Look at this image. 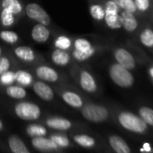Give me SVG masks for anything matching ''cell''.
<instances>
[{
	"label": "cell",
	"instance_id": "cell-25",
	"mask_svg": "<svg viewBox=\"0 0 153 153\" xmlns=\"http://www.w3.org/2000/svg\"><path fill=\"white\" fill-rule=\"evenodd\" d=\"M19 66L22 65L16 59V58L9 51L2 56H0V75L11 69H14Z\"/></svg>",
	"mask_w": 153,
	"mask_h": 153
},
{
	"label": "cell",
	"instance_id": "cell-21",
	"mask_svg": "<svg viewBox=\"0 0 153 153\" xmlns=\"http://www.w3.org/2000/svg\"><path fill=\"white\" fill-rule=\"evenodd\" d=\"M0 42L5 45L15 47L22 43L21 36L12 29L0 28Z\"/></svg>",
	"mask_w": 153,
	"mask_h": 153
},
{
	"label": "cell",
	"instance_id": "cell-27",
	"mask_svg": "<svg viewBox=\"0 0 153 153\" xmlns=\"http://www.w3.org/2000/svg\"><path fill=\"white\" fill-rule=\"evenodd\" d=\"M8 146L12 153H30L25 143L16 135H11L8 139Z\"/></svg>",
	"mask_w": 153,
	"mask_h": 153
},
{
	"label": "cell",
	"instance_id": "cell-2",
	"mask_svg": "<svg viewBox=\"0 0 153 153\" xmlns=\"http://www.w3.org/2000/svg\"><path fill=\"white\" fill-rule=\"evenodd\" d=\"M35 79L43 82H46L51 86H58L63 84L73 83L70 81V76L59 68L47 63L46 61L36 64L31 68H28Z\"/></svg>",
	"mask_w": 153,
	"mask_h": 153
},
{
	"label": "cell",
	"instance_id": "cell-19",
	"mask_svg": "<svg viewBox=\"0 0 153 153\" xmlns=\"http://www.w3.org/2000/svg\"><path fill=\"white\" fill-rule=\"evenodd\" d=\"M45 124L47 127L52 130L60 131L70 130L73 126V123L70 120L61 116H50L45 119Z\"/></svg>",
	"mask_w": 153,
	"mask_h": 153
},
{
	"label": "cell",
	"instance_id": "cell-12",
	"mask_svg": "<svg viewBox=\"0 0 153 153\" xmlns=\"http://www.w3.org/2000/svg\"><path fill=\"white\" fill-rule=\"evenodd\" d=\"M25 14L27 18L34 23H38L49 27L52 25V21L49 14L37 3L32 2L25 5Z\"/></svg>",
	"mask_w": 153,
	"mask_h": 153
},
{
	"label": "cell",
	"instance_id": "cell-5",
	"mask_svg": "<svg viewBox=\"0 0 153 153\" xmlns=\"http://www.w3.org/2000/svg\"><path fill=\"white\" fill-rule=\"evenodd\" d=\"M9 51L21 65H24L26 68H31L36 64L46 61L42 53L27 45L19 44L11 47Z\"/></svg>",
	"mask_w": 153,
	"mask_h": 153
},
{
	"label": "cell",
	"instance_id": "cell-15",
	"mask_svg": "<svg viewBox=\"0 0 153 153\" xmlns=\"http://www.w3.org/2000/svg\"><path fill=\"white\" fill-rule=\"evenodd\" d=\"M31 88L40 99L45 102H52L55 99L56 92L53 87L46 82L35 79Z\"/></svg>",
	"mask_w": 153,
	"mask_h": 153
},
{
	"label": "cell",
	"instance_id": "cell-35",
	"mask_svg": "<svg viewBox=\"0 0 153 153\" xmlns=\"http://www.w3.org/2000/svg\"><path fill=\"white\" fill-rule=\"evenodd\" d=\"M136 9L141 12H145L149 9L150 2L149 0H133Z\"/></svg>",
	"mask_w": 153,
	"mask_h": 153
},
{
	"label": "cell",
	"instance_id": "cell-10",
	"mask_svg": "<svg viewBox=\"0 0 153 153\" xmlns=\"http://www.w3.org/2000/svg\"><path fill=\"white\" fill-rule=\"evenodd\" d=\"M108 74L112 81L120 88H129L134 83V78L130 70L118 63H113L110 65Z\"/></svg>",
	"mask_w": 153,
	"mask_h": 153
},
{
	"label": "cell",
	"instance_id": "cell-20",
	"mask_svg": "<svg viewBox=\"0 0 153 153\" xmlns=\"http://www.w3.org/2000/svg\"><path fill=\"white\" fill-rule=\"evenodd\" d=\"M32 145L35 149L42 152H53L59 150V149L51 138H46L45 136L33 138Z\"/></svg>",
	"mask_w": 153,
	"mask_h": 153
},
{
	"label": "cell",
	"instance_id": "cell-33",
	"mask_svg": "<svg viewBox=\"0 0 153 153\" xmlns=\"http://www.w3.org/2000/svg\"><path fill=\"white\" fill-rule=\"evenodd\" d=\"M140 41L141 44L145 47L152 48L153 47V31L151 29H145L140 35Z\"/></svg>",
	"mask_w": 153,
	"mask_h": 153
},
{
	"label": "cell",
	"instance_id": "cell-30",
	"mask_svg": "<svg viewBox=\"0 0 153 153\" xmlns=\"http://www.w3.org/2000/svg\"><path fill=\"white\" fill-rule=\"evenodd\" d=\"M16 68L7 71V72L3 73L2 75H0V88L1 89L6 87L16 84V76H15Z\"/></svg>",
	"mask_w": 153,
	"mask_h": 153
},
{
	"label": "cell",
	"instance_id": "cell-22",
	"mask_svg": "<svg viewBox=\"0 0 153 153\" xmlns=\"http://www.w3.org/2000/svg\"><path fill=\"white\" fill-rule=\"evenodd\" d=\"M88 11L91 18L97 23H103L105 19V3H101L98 0H89Z\"/></svg>",
	"mask_w": 153,
	"mask_h": 153
},
{
	"label": "cell",
	"instance_id": "cell-34",
	"mask_svg": "<svg viewBox=\"0 0 153 153\" xmlns=\"http://www.w3.org/2000/svg\"><path fill=\"white\" fill-rule=\"evenodd\" d=\"M119 6L122 10L134 14L136 12V7L133 0H118Z\"/></svg>",
	"mask_w": 153,
	"mask_h": 153
},
{
	"label": "cell",
	"instance_id": "cell-23",
	"mask_svg": "<svg viewBox=\"0 0 153 153\" xmlns=\"http://www.w3.org/2000/svg\"><path fill=\"white\" fill-rule=\"evenodd\" d=\"M4 94L15 100H24L28 97V91L25 88L19 86L17 84H13L11 86L2 88Z\"/></svg>",
	"mask_w": 153,
	"mask_h": 153
},
{
	"label": "cell",
	"instance_id": "cell-7",
	"mask_svg": "<svg viewBox=\"0 0 153 153\" xmlns=\"http://www.w3.org/2000/svg\"><path fill=\"white\" fill-rule=\"evenodd\" d=\"M13 111L16 117L28 122L39 120L42 114L41 107L36 103L25 99L18 100V102L13 105Z\"/></svg>",
	"mask_w": 153,
	"mask_h": 153
},
{
	"label": "cell",
	"instance_id": "cell-1",
	"mask_svg": "<svg viewBox=\"0 0 153 153\" xmlns=\"http://www.w3.org/2000/svg\"><path fill=\"white\" fill-rule=\"evenodd\" d=\"M25 16L23 0H0V28L12 29Z\"/></svg>",
	"mask_w": 153,
	"mask_h": 153
},
{
	"label": "cell",
	"instance_id": "cell-24",
	"mask_svg": "<svg viewBox=\"0 0 153 153\" xmlns=\"http://www.w3.org/2000/svg\"><path fill=\"white\" fill-rule=\"evenodd\" d=\"M108 142L115 153H131L130 146L120 136L113 134L108 137Z\"/></svg>",
	"mask_w": 153,
	"mask_h": 153
},
{
	"label": "cell",
	"instance_id": "cell-38",
	"mask_svg": "<svg viewBox=\"0 0 153 153\" xmlns=\"http://www.w3.org/2000/svg\"><path fill=\"white\" fill-rule=\"evenodd\" d=\"M149 75H150V76H151V78L153 79V67H151L150 68H149Z\"/></svg>",
	"mask_w": 153,
	"mask_h": 153
},
{
	"label": "cell",
	"instance_id": "cell-26",
	"mask_svg": "<svg viewBox=\"0 0 153 153\" xmlns=\"http://www.w3.org/2000/svg\"><path fill=\"white\" fill-rule=\"evenodd\" d=\"M120 17H121L122 27L126 32L131 33L137 29L138 21H137L136 17L134 16V14H131V13L124 11V10H121Z\"/></svg>",
	"mask_w": 153,
	"mask_h": 153
},
{
	"label": "cell",
	"instance_id": "cell-6",
	"mask_svg": "<svg viewBox=\"0 0 153 153\" xmlns=\"http://www.w3.org/2000/svg\"><path fill=\"white\" fill-rule=\"evenodd\" d=\"M56 94L59 96L61 100L68 106L80 110L86 103L84 97L80 94L79 89L73 86V83L52 86Z\"/></svg>",
	"mask_w": 153,
	"mask_h": 153
},
{
	"label": "cell",
	"instance_id": "cell-8",
	"mask_svg": "<svg viewBox=\"0 0 153 153\" xmlns=\"http://www.w3.org/2000/svg\"><path fill=\"white\" fill-rule=\"evenodd\" d=\"M118 123L120 125L133 133L144 134L148 131V125L142 121V119L133 113L128 111H122L117 116Z\"/></svg>",
	"mask_w": 153,
	"mask_h": 153
},
{
	"label": "cell",
	"instance_id": "cell-18",
	"mask_svg": "<svg viewBox=\"0 0 153 153\" xmlns=\"http://www.w3.org/2000/svg\"><path fill=\"white\" fill-rule=\"evenodd\" d=\"M114 57L116 63L124 67L125 68L131 70L133 69L136 66L135 59L133 56L123 48H117L114 51Z\"/></svg>",
	"mask_w": 153,
	"mask_h": 153
},
{
	"label": "cell",
	"instance_id": "cell-13",
	"mask_svg": "<svg viewBox=\"0 0 153 153\" xmlns=\"http://www.w3.org/2000/svg\"><path fill=\"white\" fill-rule=\"evenodd\" d=\"M48 59L51 63L59 68H68L73 63V58L69 51L51 48L48 52Z\"/></svg>",
	"mask_w": 153,
	"mask_h": 153
},
{
	"label": "cell",
	"instance_id": "cell-11",
	"mask_svg": "<svg viewBox=\"0 0 153 153\" xmlns=\"http://www.w3.org/2000/svg\"><path fill=\"white\" fill-rule=\"evenodd\" d=\"M121 7L118 0H106L105 2V19L104 23L111 30H119L122 28L121 24Z\"/></svg>",
	"mask_w": 153,
	"mask_h": 153
},
{
	"label": "cell",
	"instance_id": "cell-31",
	"mask_svg": "<svg viewBox=\"0 0 153 153\" xmlns=\"http://www.w3.org/2000/svg\"><path fill=\"white\" fill-rule=\"evenodd\" d=\"M139 116L142 121L151 127H153V109L148 106H141L139 109Z\"/></svg>",
	"mask_w": 153,
	"mask_h": 153
},
{
	"label": "cell",
	"instance_id": "cell-9",
	"mask_svg": "<svg viewBox=\"0 0 153 153\" xmlns=\"http://www.w3.org/2000/svg\"><path fill=\"white\" fill-rule=\"evenodd\" d=\"M80 111L82 116L87 121L95 123L105 122L110 115L109 111L105 106L92 102H86Z\"/></svg>",
	"mask_w": 153,
	"mask_h": 153
},
{
	"label": "cell",
	"instance_id": "cell-14",
	"mask_svg": "<svg viewBox=\"0 0 153 153\" xmlns=\"http://www.w3.org/2000/svg\"><path fill=\"white\" fill-rule=\"evenodd\" d=\"M30 36L35 43L45 44L51 41L53 33L49 26L35 23L31 29Z\"/></svg>",
	"mask_w": 153,
	"mask_h": 153
},
{
	"label": "cell",
	"instance_id": "cell-3",
	"mask_svg": "<svg viewBox=\"0 0 153 153\" xmlns=\"http://www.w3.org/2000/svg\"><path fill=\"white\" fill-rule=\"evenodd\" d=\"M68 75L70 79L76 84L79 89L88 94H96L98 91V82L95 75L84 66L74 62L68 68Z\"/></svg>",
	"mask_w": 153,
	"mask_h": 153
},
{
	"label": "cell",
	"instance_id": "cell-17",
	"mask_svg": "<svg viewBox=\"0 0 153 153\" xmlns=\"http://www.w3.org/2000/svg\"><path fill=\"white\" fill-rule=\"evenodd\" d=\"M74 36L64 33H54L51 38V48L69 51L73 48Z\"/></svg>",
	"mask_w": 153,
	"mask_h": 153
},
{
	"label": "cell",
	"instance_id": "cell-29",
	"mask_svg": "<svg viewBox=\"0 0 153 153\" xmlns=\"http://www.w3.org/2000/svg\"><path fill=\"white\" fill-rule=\"evenodd\" d=\"M26 133L32 138L42 137V136L47 135L48 131H47L46 127H44V125H42V124L31 123L26 127Z\"/></svg>",
	"mask_w": 153,
	"mask_h": 153
},
{
	"label": "cell",
	"instance_id": "cell-4",
	"mask_svg": "<svg viewBox=\"0 0 153 153\" xmlns=\"http://www.w3.org/2000/svg\"><path fill=\"white\" fill-rule=\"evenodd\" d=\"M98 50L96 45L88 37L74 36L73 48L70 54L74 62L84 64L92 59L97 53Z\"/></svg>",
	"mask_w": 153,
	"mask_h": 153
},
{
	"label": "cell",
	"instance_id": "cell-28",
	"mask_svg": "<svg viewBox=\"0 0 153 153\" xmlns=\"http://www.w3.org/2000/svg\"><path fill=\"white\" fill-rule=\"evenodd\" d=\"M73 140L75 143H76L79 146L86 148V149H91L94 148L97 144L96 140L88 134H76L73 136Z\"/></svg>",
	"mask_w": 153,
	"mask_h": 153
},
{
	"label": "cell",
	"instance_id": "cell-32",
	"mask_svg": "<svg viewBox=\"0 0 153 153\" xmlns=\"http://www.w3.org/2000/svg\"><path fill=\"white\" fill-rule=\"evenodd\" d=\"M50 138L57 144V146L59 149L60 148L66 149L70 146V141H69L68 138L63 133H53L51 135Z\"/></svg>",
	"mask_w": 153,
	"mask_h": 153
},
{
	"label": "cell",
	"instance_id": "cell-36",
	"mask_svg": "<svg viewBox=\"0 0 153 153\" xmlns=\"http://www.w3.org/2000/svg\"><path fill=\"white\" fill-rule=\"evenodd\" d=\"M7 51H8V50H7V48L3 44L0 43V56H2L3 54H5Z\"/></svg>",
	"mask_w": 153,
	"mask_h": 153
},
{
	"label": "cell",
	"instance_id": "cell-37",
	"mask_svg": "<svg viewBox=\"0 0 153 153\" xmlns=\"http://www.w3.org/2000/svg\"><path fill=\"white\" fill-rule=\"evenodd\" d=\"M3 129H4V123H3L2 120L0 119V131H3Z\"/></svg>",
	"mask_w": 153,
	"mask_h": 153
},
{
	"label": "cell",
	"instance_id": "cell-16",
	"mask_svg": "<svg viewBox=\"0 0 153 153\" xmlns=\"http://www.w3.org/2000/svg\"><path fill=\"white\" fill-rule=\"evenodd\" d=\"M15 76L16 84L25 88H31L36 79L32 71L28 68H24L23 66H19L15 69Z\"/></svg>",
	"mask_w": 153,
	"mask_h": 153
}]
</instances>
